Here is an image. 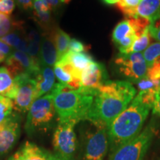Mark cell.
<instances>
[{
	"instance_id": "obj_21",
	"label": "cell",
	"mask_w": 160,
	"mask_h": 160,
	"mask_svg": "<svg viewBox=\"0 0 160 160\" xmlns=\"http://www.w3.org/2000/svg\"><path fill=\"white\" fill-rule=\"evenodd\" d=\"M53 40H54L56 48L57 51L58 61L61 59L68 53L71 37L60 28H57L53 33ZM57 61V62H58Z\"/></svg>"
},
{
	"instance_id": "obj_20",
	"label": "cell",
	"mask_w": 160,
	"mask_h": 160,
	"mask_svg": "<svg viewBox=\"0 0 160 160\" xmlns=\"http://www.w3.org/2000/svg\"><path fill=\"white\" fill-rule=\"evenodd\" d=\"M23 25L22 21H16L10 15L0 12V39L11 32L22 31Z\"/></svg>"
},
{
	"instance_id": "obj_18",
	"label": "cell",
	"mask_w": 160,
	"mask_h": 160,
	"mask_svg": "<svg viewBox=\"0 0 160 160\" xmlns=\"http://www.w3.org/2000/svg\"><path fill=\"white\" fill-rule=\"evenodd\" d=\"M62 59L68 62L80 75V77H81L82 73L95 62L91 55L85 53L68 52Z\"/></svg>"
},
{
	"instance_id": "obj_10",
	"label": "cell",
	"mask_w": 160,
	"mask_h": 160,
	"mask_svg": "<svg viewBox=\"0 0 160 160\" xmlns=\"http://www.w3.org/2000/svg\"><path fill=\"white\" fill-rule=\"evenodd\" d=\"M5 67L13 78L21 75L36 77L41 68L39 62L30 57L27 53L13 50L5 61Z\"/></svg>"
},
{
	"instance_id": "obj_12",
	"label": "cell",
	"mask_w": 160,
	"mask_h": 160,
	"mask_svg": "<svg viewBox=\"0 0 160 160\" xmlns=\"http://www.w3.org/2000/svg\"><path fill=\"white\" fill-rule=\"evenodd\" d=\"M108 73L102 64L94 62L81 74V87L97 90L108 81Z\"/></svg>"
},
{
	"instance_id": "obj_25",
	"label": "cell",
	"mask_w": 160,
	"mask_h": 160,
	"mask_svg": "<svg viewBox=\"0 0 160 160\" xmlns=\"http://www.w3.org/2000/svg\"><path fill=\"white\" fill-rule=\"evenodd\" d=\"M13 101L9 98L0 95V124L13 114Z\"/></svg>"
},
{
	"instance_id": "obj_5",
	"label": "cell",
	"mask_w": 160,
	"mask_h": 160,
	"mask_svg": "<svg viewBox=\"0 0 160 160\" xmlns=\"http://www.w3.org/2000/svg\"><path fill=\"white\" fill-rule=\"evenodd\" d=\"M153 138V129L148 126L134 139L111 152L109 160H142Z\"/></svg>"
},
{
	"instance_id": "obj_7",
	"label": "cell",
	"mask_w": 160,
	"mask_h": 160,
	"mask_svg": "<svg viewBox=\"0 0 160 160\" xmlns=\"http://www.w3.org/2000/svg\"><path fill=\"white\" fill-rule=\"evenodd\" d=\"M16 94L13 99V109L25 113L29 111L33 102L37 99V82L34 77L21 75L14 78Z\"/></svg>"
},
{
	"instance_id": "obj_1",
	"label": "cell",
	"mask_w": 160,
	"mask_h": 160,
	"mask_svg": "<svg viewBox=\"0 0 160 160\" xmlns=\"http://www.w3.org/2000/svg\"><path fill=\"white\" fill-rule=\"evenodd\" d=\"M137 94V90L125 81H110L97 89L86 121L107 128L127 108Z\"/></svg>"
},
{
	"instance_id": "obj_11",
	"label": "cell",
	"mask_w": 160,
	"mask_h": 160,
	"mask_svg": "<svg viewBox=\"0 0 160 160\" xmlns=\"http://www.w3.org/2000/svg\"><path fill=\"white\" fill-rule=\"evenodd\" d=\"M19 117L13 113L0 124V156L8 153L17 142L21 131Z\"/></svg>"
},
{
	"instance_id": "obj_24",
	"label": "cell",
	"mask_w": 160,
	"mask_h": 160,
	"mask_svg": "<svg viewBox=\"0 0 160 160\" xmlns=\"http://www.w3.org/2000/svg\"><path fill=\"white\" fill-rule=\"evenodd\" d=\"M151 36L150 34L149 28L144 32L143 34L138 37L135 40L134 42L128 50L127 53H141V51H145V50L148 47L150 42H151Z\"/></svg>"
},
{
	"instance_id": "obj_9",
	"label": "cell",
	"mask_w": 160,
	"mask_h": 160,
	"mask_svg": "<svg viewBox=\"0 0 160 160\" xmlns=\"http://www.w3.org/2000/svg\"><path fill=\"white\" fill-rule=\"evenodd\" d=\"M115 64L122 74L135 82L145 77L148 69L142 53H120L115 59Z\"/></svg>"
},
{
	"instance_id": "obj_28",
	"label": "cell",
	"mask_w": 160,
	"mask_h": 160,
	"mask_svg": "<svg viewBox=\"0 0 160 160\" xmlns=\"http://www.w3.org/2000/svg\"><path fill=\"white\" fill-rule=\"evenodd\" d=\"M13 51V50L11 47L0 39V63L5 62Z\"/></svg>"
},
{
	"instance_id": "obj_19",
	"label": "cell",
	"mask_w": 160,
	"mask_h": 160,
	"mask_svg": "<svg viewBox=\"0 0 160 160\" xmlns=\"http://www.w3.org/2000/svg\"><path fill=\"white\" fill-rule=\"evenodd\" d=\"M16 94L14 78L6 67H0V95L13 99Z\"/></svg>"
},
{
	"instance_id": "obj_2",
	"label": "cell",
	"mask_w": 160,
	"mask_h": 160,
	"mask_svg": "<svg viewBox=\"0 0 160 160\" xmlns=\"http://www.w3.org/2000/svg\"><path fill=\"white\" fill-rule=\"evenodd\" d=\"M151 109V105L144 102L139 95L136 96L127 108L108 128L111 152L134 139L141 133Z\"/></svg>"
},
{
	"instance_id": "obj_17",
	"label": "cell",
	"mask_w": 160,
	"mask_h": 160,
	"mask_svg": "<svg viewBox=\"0 0 160 160\" xmlns=\"http://www.w3.org/2000/svg\"><path fill=\"white\" fill-rule=\"evenodd\" d=\"M33 9L36 22L43 29L48 31L51 23V8L43 0H34Z\"/></svg>"
},
{
	"instance_id": "obj_26",
	"label": "cell",
	"mask_w": 160,
	"mask_h": 160,
	"mask_svg": "<svg viewBox=\"0 0 160 160\" xmlns=\"http://www.w3.org/2000/svg\"><path fill=\"white\" fill-rule=\"evenodd\" d=\"M89 50V47L76 39H71L68 47V52L71 53H85Z\"/></svg>"
},
{
	"instance_id": "obj_3",
	"label": "cell",
	"mask_w": 160,
	"mask_h": 160,
	"mask_svg": "<svg viewBox=\"0 0 160 160\" xmlns=\"http://www.w3.org/2000/svg\"><path fill=\"white\" fill-rule=\"evenodd\" d=\"M97 90L81 87L78 90L51 92L58 122L86 121Z\"/></svg>"
},
{
	"instance_id": "obj_32",
	"label": "cell",
	"mask_w": 160,
	"mask_h": 160,
	"mask_svg": "<svg viewBox=\"0 0 160 160\" xmlns=\"http://www.w3.org/2000/svg\"><path fill=\"white\" fill-rule=\"evenodd\" d=\"M33 1L34 0H17V3L22 8H23L25 11L33 8Z\"/></svg>"
},
{
	"instance_id": "obj_13",
	"label": "cell",
	"mask_w": 160,
	"mask_h": 160,
	"mask_svg": "<svg viewBox=\"0 0 160 160\" xmlns=\"http://www.w3.org/2000/svg\"><path fill=\"white\" fill-rule=\"evenodd\" d=\"M58 61L53 33H45L42 35L40 43L39 62L41 67H53Z\"/></svg>"
},
{
	"instance_id": "obj_6",
	"label": "cell",
	"mask_w": 160,
	"mask_h": 160,
	"mask_svg": "<svg viewBox=\"0 0 160 160\" xmlns=\"http://www.w3.org/2000/svg\"><path fill=\"white\" fill-rule=\"evenodd\" d=\"M73 122H59L53 137L55 153L66 159H73L77 151V136Z\"/></svg>"
},
{
	"instance_id": "obj_33",
	"label": "cell",
	"mask_w": 160,
	"mask_h": 160,
	"mask_svg": "<svg viewBox=\"0 0 160 160\" xmlns=\"http://www.w3.org/2000/svg\"><path fill=\"white\" fill-rule=\"evenodd\" d=\"M51 160H74V159H64L62 157H59V156L56 154V153H53V154H52Z\"/></svg>"
},
{
	"instance_id": "obj_8",
	"label": "cell",
	"mask_w": 160,
	"mask_h": 160,
	"mask_svg": "<svg viewBox=\"0 0 160 160\" xmlns=\"http://www.w3.org/2000/svg\"><path fill=\"white\" fill-rule=\"evenodd\" d=\"M93 125L94 131L86 135L85 160H104L109 148L108 128L102 125Z\"/></svg>"
},
{
	"instance_id": "obj_14",
	"label": "cell",
	"mask_w": 160,
	"mask_h": 160,
	"mask_svg": "<svg viewBox=\"0 0 160 160\" xmlns=\"http://www.w3.org/2000/svg\"><path fill=\"white\" fill-rule=\"evenodd\" d=\"M52 154L35 144L26 142L8 160H51Z\"/></svg>"
},
{
	"instance_id": "obj_23",
	"label": "cell",
	"mask_w": 160,
	"mask_h": 160,
	"mask_svg": "<svg viewBox=\"0 0 160 160\" xmlns=\"http://www.w3.org/2000/svg\"><path fill=\"white\" fill-rule=\"evenodd\" d=\"M143 57L148 67L155 63H160V42H156L152 43L145 50Z\"/></svg>"
},
{
	"instance_id": "obj_16",
	"label": "cell",
	"mask_w": 160,
	"mask_h": 160,
	"mask_svg": "<svg viewBox=\"0 0 160 160\" xmlns=\"http://www.w3.org/2000/svg\"><path fill=\"white\" fill-rule=\"evenodd\" d=\"M137 16L149 19L151 23L155 22L160 17V0H141L136 8Z\"/></svg>"
},
{
	"instance_id": "obj_27",
	"label": "cell",
	"mask_w": 160,
	"mask_h": 160,
	"mask_svg": "<svg viewBox=\"0 0 160 160\" xmlns=\"http://www.w3.org/2000/svg\"><path fill=\"white\" fill-rule=\"evenodd\" d=\"M15 8V0H0V12L11 15Z\"/></svg>"
},
{
	"instance_id": "obj_4",
	"label": "cell",
	"mask_w": 160,
	"mask_h": 160,
	"mask_svg": "<svg viewBox=\"0 0 160 160\" xmlns=\"http://www.w3.org/2000/svg\"><path fill=\"white\" fill-rule=\"evenodd\" d=\"M57 116L53 98L51 94H46L33 102L28 113L25 129L28 135L47 131L53 125Z\"/></svg>"
},
{
	"instance_id": "obj_22",
	"label": "cell",
	"mask_w": 160,
	"mask_h": 160,
	"mask_svg": "<svg viewBox=\"0 0 160 160\" xmlns=\"http://www.w3.org/2000/svg\"><path fill=\"white\" fill-rule=\"evenodd\" d=\"M133 34L136 35L134 30L128 20L125 19L116 26L113 31L112 38H113V41L114 42V43L117 44L121 40L125 39V37Z\"/></svg>"
},
{
	"instance_id": "obj_31",
	"label": "cell",
	"mask_w": 160,
	"mask_h": 160,
	"mask_svg": "<svg viewBox=\"0 0 160 160\" xmlns=\"http://www.w3.org/2000/svg\"><path fill=\"white\" fill-rule=\"evenodd\" d=\"M151 109L153 111V113H155L160 117V94L159 93H158L156 95L155 99L153 101V104L151 105Z\"/></svg>"
},
{
	"instance_id": "obj_35",
	"label": "cell",
	"mask_w": 160,
	"mask_h": 160,
	"mask_svg": "<svg viewBox=\"0 0 160 160\" xmlns=\"http://www.w3.org/2000/svg\"><path fill=\"white\" fill-rule=\"evenodd\" d=\"M159 94H160V91H159Z\"/></svg>"
},
{
	"instance_id": "obj_30",
	"label": "cell",
	"mask_w": 160,
	"mask_h": 160,
	"mask_svg": "<svg viewBox=\"0 0 160 160\" xmlns=\"http://www.w3.org/2000/svg\"><path fill=\"white\" fill-rule=\"evenodd\" d=\"M43 1L47 3L53 11V9L57 8L64 4H68L71 0H43Z\"/></svg>"
},
{
	"instance_id": "obj_29",
	"label": "cell",
	"mask_w": 160,
	"mask_h": 160,
	"mask_svg": "<svg viewBox=\"0 0 160 160\" xmlns=\"http://www.w3.org/2000/svg\"><path fill=\"white\" fill-rule=\"evenodd\" d=\"M149 32L151 37L154 38L160 42V17L151 24L149 27Z\"/></svg>"
},
{
	"instance_id": "obj_34",
	"label": "cell",
	"mask_w": 160,
	"mask_h": 160,
	"mask_svg": "<svg viewBox=\"0 0 160 160\" xmlns=\"http://www.w3.org/2000/svg\"><path fill=\"white\" fill-rule=\"evenodd\" d=\"M103 2L108 5H117L119 0H103Z\"/></svg>"
},
{
	"instance_id": "obj_15",
	"label": "cell",
	"mask_w": 160,
	"mask_h": 160,
	"mask_svg": "<svg viewBox=\"0 0 160 160\" xmlns=\"http://www.w3.org/2000/svg\"><path fill=\"white\" fill-rule=\"evenodd\" d=\"M56 77L53 70L51 67H41L38 74L36 76L37 82V99L50 93L55 85Z\"/></svg>"
}]
</instances>
